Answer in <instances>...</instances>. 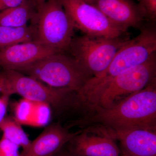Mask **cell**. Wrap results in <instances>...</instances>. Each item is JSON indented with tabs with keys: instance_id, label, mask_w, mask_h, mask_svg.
<instances>
[{
	"instance_id": "1",
	"label": "cell",
	"mask_w": 156,
	"mask_h": 156,
	"mask_svg": "<svg viewBox=\"0 0 156 156\" xmlns=\"http://www.w3.org/2000/svg\"><path fill=\"white\" fill-rule=\"evenodd\" d=\"M156 57L154 54L143 64L99 82L88 80L76 94L81 102L92 103L93 107L108 108L121 97L128 96L145 88L156 79Z\"/></svg>"
},
{
	"instance_id": "2",
	"label": "cell",
	"mask_w": 156,
	"mask_h": 156,
	"mask_svg": "<svg viewBox=\"0 0 156 156\" xmlns=\"http://www.w3.org/2000/svg\"><path fill=\"white\" fill-rule=\"evenodd\" d=\"M92 122L113 130L144 129L156 131V79L108 108H95Z\"/></svg>"
},
{
	"instance_id": "3",
	"label": "cell",
	"mask_w": 156,
	"mask_h": 156,
	"mask_svg": "<svg viewBox=\"0 0 156 156\" xmlns=\"http://www.w3.org/2000/svg\"><path fill=\"white\" fill-rule=\"evenodd\" d=\"M15 70L50 87L76 94L92 77L76 59L64 53L51 54Z\"/></svg>"
},
{
	"instance_id": "4",
	"label": "cell",
	"mask_w": 156,
	"mask_h": 156,
	"mask_svg": "<svg viewBox=\"0 0 156 156\" xmlns=\"http://www.w3.org/2000/svg\"><path fill=\"white\" fill-rule=\"evenodd\" d=\"M31 21L36 30L35 41L61 53L68 52L75 28L59 0H47L38 7Z\"/></svg>"
},
{
	"instance_id": "5",
	"label": "cell",
	"mask_w": 156,
	"mask_h": 156,
	"mask_svg": "<svg viewBox=\"0 0 156 156\" xmlns=\"http://www.w3.org/2000/svg\"><path fill=\"white\" fill-rule=\"evenodd\" d=\"M129 39L85 34L73 38L68 52L92 77H97L108 67L120 48Z\"/></svg>"
},
{
	"instance_id": "6",
	"label": "cell",
	"mask_w": 156,
	"mask_h": 156,
	"mask_svg": "<svg viewBox=\"0 0 156 156\" xmlns=\"http://www.w3.org/2000/svg\"><path fill=\"white\" fill-rule=\"evenodd\" d=\"M2 71L1 92L10 96L18 94L24 99L58 109L66 104L70 94L74 93L50 87L14 70L3 69Z\"/></svg>"
},
{
	"instance_id": "7",
	"label": "cell",
	"mask_w": 156,
	"mask_h": 156,
	"mask_svg": "<svg viewBox=\"0 0 156 156\" xmlns=\"http://www.w3.org/2000/svg\"><path fill=\"white\" fill-rule=\"evenodd\" d=\"M140 33L122 47L107 69L91 82H99L113 77L129 69L145 63L156 54V32L151 27L142 28Z\"/></svg>"
},
{
	"instance_id": "8",
	"label": "cell",
	"mask_w": 156,
	"mask_h": 156,
	"mask_svg": "<svg viewBox=\"0 0 156 156\" xmlns=\"http://www.w3.org/2000/svg\"><path fill=\"white\" fill-rule=\"evenodd\" d=\"M75 28L86 35L115 38L126 31L112 22L97 8L83 0H59Z\"/></svg>"
},
{
	"instance_id": "9",
	"label": "cell",
	"mask_w": 156,
	"mask_h": 156,
	"mask_svg": "<svg viewBox=\"0 0 156 156\" xmlns=\"http://www.w3.org/2000/svg\"><path fill=\"white\" fill-rule=\"evenodd\" d=\"M57 53L61 52L36 41L17 44L0 50V67L15 70Z\"/></svg>"
},
{
	"instance_id": "10",
	"label": "cell",
	"mask_w": 156,
	"mask_h": 156,
	"mask_svg": "<svg viewBox=\"0 0 156 156\" xmlns=\"http://www.w3.org/2000/svg\"><path fill=\"white\" fill-rule=\"evenodd\" d=\"M93 5L112 22L126 31L130 27L142 28L144 15L133 0H95Z\"/></svg>"
},
{
	"instance_id": "11",
	"label": "cell",
	"mask_w": 156,
	"mask_h": 156,
	"mask_svg": "<svg viewBox=\"0 0 156 156\" xmlns=\"http://www.w3.org/2000/svg\"><path fill=\"white\" fill-rule=\"evenodd\" d=\"M67 149L75 156H119L120 150L110 135L88 131L78 133L68 143Z\"/></svg>"
},
{
	"instance_id": "12",
	"label": "cell",
	"mask_w": 156,
	"mask_h": 156,
	"mask_svg": "<svg viewBox=\"0 0 156 156\" xmlns=\"http://www.w3.org/2000/svg\"><path fill=\"white\" fill-rule=\"evenodd\" d=\"M78 133H70L58 123L47 126L36 138L31 141L20 156H52L67 144Z\"/></svg>"
},
{
	"instance_id": "13",
	"label": "cell",
	"mask_w": 156,
	"mask_h": 156,
	"mask_svg": "<svg viewBox=\"0 0 156 156\" xmlns=\"http://www.w3.org/2000/svg\"><path fill=\"white\" fill-rule=\"evenodd\" d=\"M114 132L111 136L119 140L123 154L132 156H156V131L131 129Z\"/></svg>"
},
{
	"instance_id": "14",
	"label": "cell",
	"mask_w": 156,
	"mask_h": 156,
	"mask_svg": "<svg viewBox=\"0 0 156 156\" xmlns=\"http://www.w3.org/2000/svg\"><path fill=\"white\" fill-rule=\"evenodd\" d=\"M15 118L21 125L42 126L48 122L50 107L46 104L23 98L16 104Z\"/></svg>"
},
{
	"instance_id": "15",
	"label": "cell",
	"mask_w": 156,
	"mask_h": 156,
	"mask_svg": "<svg viewBox=\"0 0 156 156\" xmlns=\"http://www.w3.org/2000/svg\"><path fill=\"white\" fill-rule=\"evenodd\" d=\"M37 9L32 0H26L19 5L0 11V26L21 27L33 20Z\"/></svg>"
},
{
	"instance_id": "16",
	"label": "cell",
	"mask_w": 156,
	"mask_h": 156,
	"mask_svg": "<svg viewBox=\"0 0 156 156\" xmlns=\"http://www.w3.org/2000/svg\"><path fill=\"white\" fill-rule=\"evenodd\" d=\"M35 26L10 27L0 26V50L13 45L35 41Z\"/></svg>"
},
{
	"instance_id": "17",
	"label": "cell",
	"mask_w": 156,
	"mask_h": 156,
	"mask_svg": "<svg viewBox=\"0 0 156 156\" xmlns=\"http://www.w3.org/2000/svg\"><path fill=\"white\" fill-rule=\"evenodd\" d=\"M21 125L14 117L6 116L0 124V130L2 132L3 137L24 150L28 147L31 141Z\"/></svg>"
},
{
	"instance_id": "18",
	"label": "cell",
	"mask_w": 156,
	"mask_h": 156,
	"mask_svg": "<svg viewBox=\"0 0 156 156\" xmlns=\"http://www.w3.org/2000/svg\"><path fill=\"white\" fill-rule=\"evenodd\" d=\"M144 18L154 21L156 19V0H138Z\"/></svg>"
},
{
	"instance_id": "19",
	"label": "cell",
	"mask_w": 156,
	"mask_h": 156,
	"mask_svg": "<svg viewBox=\"0 0 156 156\" xmlns=\"http://www.w3.org/2000/svg\"><path fill=\"white\" fill-rule=\"evenodd\" d=\"M20 147L2 136L0 139V156H20Z\"/></svg>"
},
{
	"instance_id": "20",
	"label": "cell",
	"mask_w": 156,
	"mask_h": 156,
	"mask_svg": "<svg viewBox=\"0 0 156 156\" xmlns=\"http://www.w3.org/2000/svg\"><path fill=\"white\" fill-rule=\"evenodd\" d=\"M10 96L8 94L2 93L0 98V124L7 116L6 114Z\"/></svg>"
},
{
	"instance_id": "21",
	"label": "cell",
	"mask_w": 156,
	"mask_h": 156,
	"mask_svg": "<svg viewBox=\"0 0 156 156\" xmlns=\"http://www.w3.org/2000/svg\"><path fill=\"white\" fill-rule=\"evenodd\" d=\"M26 0H0V11L20 5Z\"/></svg>"
},
{
	"instance_id": "22",
	"label": "cell",
	"mask_w": 156,
	"mask_h": 156,
	"mask_svg": "<svg viewBox=\"0 0 156 156\" xmlns=\"http://www.w3.org/2000/svg\"><path fill=\"white\" fill-rule=\"evenodd\" d=\"M63 147L52 156H75L68 150H64Z\"/></svg>"
},
{
	"instance_id": "23",
	"label": "cell",
	"mask_w": 156,
	"mask_h": 156,
	"mask_svg": "<svg viewBox=\"0 0 156 156\" xmlns=\"http://www.w3.org/2000/svg\"><path fill=\"white\" fill-rule=\"evenodd\" d=\"M47 0H32L34 4L36 6V8H37L39 6L41 5L43 3L46 2Z\"/></svg>"
},
{
	"instance_id": "24",
	"label": "cell",
	"mask_w": 156,
	"mask_h": 156,
	"mask_svg": "<svg viewBox=\"0 0 156 156\" xmlns=\"http://www.w3.org/2000/svg\"><path fill=\"white\" fill-rule=\"evenodd\" d=\"M84 2L91 5H94L95 0H83Z\"/></svg>"
},
{
	"instance_id": "25",
	"label": "cell",
	"mask_w": 156,
	"mask_h": 156,
	"mask_svg": "<svg viewBox=\"0 0 156 156\" xmlns=\"http://www.w3.org/2000/svg\"><path fill=\"white\" fill-rule=\"evenodd\" d=\"M122 156H132L126 154H123V155Z\"/></svg>"
},
{
	"instance_id": "26",
	"label": "cell",
	"mask_w": 156,
	"mask_h": 156,
	"mask_svg": "<svg viewBox=\"0 0 156 156\" xmlns=\"http://www.w3.org/2000/svg\"><path fill=\"white\" fill-rule=\"evenodd\" d=\"M2 71H0V80H1V77H2Z\"/></svg>"
}]
</instances>
